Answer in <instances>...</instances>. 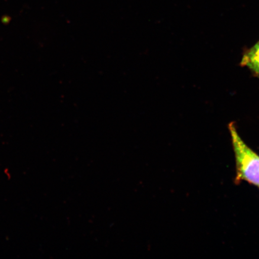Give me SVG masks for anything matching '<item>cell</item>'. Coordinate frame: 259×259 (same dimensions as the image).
Segmentation results:
<instances>
[{"mask_svg":"<svg viewBox=\"0 0 259 259\" xmlns=\"http://www.w3.org/2000/svg\"><path fill=\"white\" fill-rule=\"evenodd\" d=\"M236 163V183L245 181L259 187V155L245 144L234 122L229 125Z\"/></svg>","mask_w":259,"mask_h":259,"instance_id":"6da1fadb","label":"cell"},{"mask_svg":"<svg viewBox=\"0 0 259 259\" xmlns=\"http://www.w3.org/2000/svg\"><path fill=\"white\" fill-rule=\"evenodd\" d=\"M241 66L248 67L259 78V41L244 54Z\"/></svg>","mask_w":259,"mask_h":259,"instance_id":"7a4b0ae2","label":"cell"}]
</instances>
